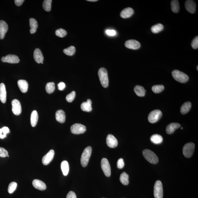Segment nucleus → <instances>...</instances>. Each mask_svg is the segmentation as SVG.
Returning <instances> with one entry per match:
<instances>
[{
  "instance_id": "obj_1",
  "label": "nucleus",
  "mask_w": 198,
  "mask_h": 198,
  "mask_svg": "<svg viewBox=\"0 0 198 198\" xmlns=\"http://www.w3.org/2000/svg\"><path fill=\"white\" fill-rule=\"evenodd\" d=\"M98 74L102 86L104 88H107L109 85V79L107 70L104 67H101L99 69Z\"/></svg>"
},
{
  "instance_id": "obj_2",
  "label": "nucleus",
  "mask_w": 198,
  "mask_h": 198,
  "mask_svg": "<svg viewBox=\"0 0 198 198\" xmlns=\"http://www.w3.org/2000/svg\"><path fill=\"white\" fill-rule=\"evenodd\" d=\"M173 78L180 83H185L189 80V77L183 72L178 70H174L172 72Z\"/></svg>"
},
{
  "instance_id": "obj_3",
  "label": "nucleus",
  "mask_w": 198,
  "mask_h": 198,
  "mask_svg": "<svg viewBox=\"0 0 198 198\" xmlns=\"http://www.w3.org/2000/svg\"><path fill=\"white\" fill-rule=\"evenodd\" d=\"M143 154L146 160L151 163L155 164L158 162L159 159L157 155L150 150H144L143 152Z\"/></svg>"
},
{
  "instance_id": "obj_4",
  "label": "nucleus",
  "mask_w": 198,
  "mask_h": 198,
  "mask_svg": "<svg viewBox=\"0 0 198 198\" xmlns=\"http://www.w3.org/2000/svg\"><path fill=\"white\" fill-rule=\"evenodd\" d=\"M92 148L88 146L84 149L82 154L81 158V163L84 167L88 165L92 153Z\"/></svg>"
},
{
  "instance_id": "obj_5",
  "label": "nucleus",
  "mask_w": 198,
  "mask_h": 198,
  "mask_svg": "<svg viewBox=\"0 0 198 198\" xmlns=\"http://www.w3.org/2000/svg\"><path fill=\"white\" fill-rule=\"evenodd\" d=\"M195 145L194 143L189 142L183 146V155L187 158H190L194 154Z\"/></svg>"
},
{
  "instance_id": "obj_6",
  "label": "nucleus",
  "mask_w": 198,
  "mask_h": 198,
  "mask_svg": "<svg viewBox=\"0 0 198 198\" xmlns=\"http://www.w3.org/2000/svg\"><path fill=\"white\" fill-rule=\"evenodd\" d=\"M154 195L155 198H162L163 196V187L160 181L156 182L154 188Z\"/></svg>"
},
{
  "instance_id": "obj_7",
  "label": "nucleus",
  "mask_w": 198,
  "mask_h": 198,
  "mask_svg": "<svg viewBox=\"0 0 198 198\" xmlns=\"http://www.w3.org/2000/svg\"><path fill=\"white\" fill-rule=\"evenodd\" d=\"M162 116V113L159 110H154L149 113L148 119L151 123H154L158 121Z\"/></svg>"
},
{
  "instance_id": "obj_8",
  "label": "nucleus",
  "mask_w": 198,
  "mask_h": 198,
  "mask_svg": "<svg viewBox=\"0 0 198 198\" xmlns=\"http://www.w3.org/2000/svg\"><path fill=\"white\" fill-rule=\"evenodd\" d=\"M101 167L106 176L109 177L111 175V168L108 160L106 158H103L101 160Z\"/></svg>"
},
{
  "instance_id": "obj_9",
  "label": "nucleus",
  "mask_w": 198,
  "mask_h": 198,
  "mask_svg": "<svg viewBox=\"0 0 198 198\" xmlns=\"http://www.w3.org/2000/svg\"><path fill=\"white\" fill-rule=\"evenodd\" d=\"M86 127L82 124L76 123L72 125L70 128L71 132L73 134H79L84 133L86 131Z\"/></svg>"
},
{
  "instance_id": "obj_10",
  "label": "nucleus",
  "mask_w": 198,
  "mask_h": 198,
  "mask_svg": "<svg viewBox=\"0 0 198 198\" xmlns=\"http://www.w3.org/2000/svg\"><path fill=\"white\" fill-rule=\"evenodd\" d=\"M12 110L13 113L16 115H20L22 111V106L18 100L14 99L12 101Z\"/></svg>"
},
{
  "instance_id": "obj_11",
  "label": "nucleus",
  "mask_w": 198,
  "mask_h": 198,
  "mask_svg": "<svg viewBox=\"0 0 198 198\" xmlns=\"http://www.w3.org/2000/svg\"><path fill=\"white\" fill-rule=\"evenodd\" d=\"M1 60L4 62H7L10 64H16L20 62V59L17 56L14 55L9 54L6 57L1 58Z\"/></svg>"
},
{
  "instance_id": "obj_12",
  "label": "nucleus",
  "mask_w": 198,
  "mask_h": 198,
  "mask_svg": "<svg viewBox=\"0 0 198 198\" xmlns=\"http://www.w3.org/2000/svg\"><path fill=\"white\" fill-rule=\"evenodd\" d=\"M125 46L128 49L137 50L141 47V44L139 42L135 40H129L125 42Z\"/></svg>"
},
{
  "instance_id": "obj_13",
  "label": "nucleus",
  "mask_w": 198,
  "mask_h": 198,
  "mask_svg": "<svg viewBox=\"0 0 198 198\" xmlns=\"http://www.w3.org/2000/svg\"><path fill=\"white\" fill-rule=\"evenodd\" d=\"M54 151L51 150L42 159V162L44 165H47L49 164L53 159Z\"/></svg>"
},
{
  "instance_id": "obj_14",
  "label": "nucleus",
  "mask_w": 198,
  "mask_h": 198,
  "mask_svg": "<svg viewBox=\"0 0 198 198\" xmlns=\"http://www.w3.org/2000/svg\"><path fill=\"white\" fill-rule=\"evenodd\" d=\"M107 144L109 147L113 148L117 147L118 141L113 135L109 134L107 136Z\"/></svg>"
},
{
  "instance_id": "obj_15",
  "label": "nucleus",
  "mask_w": 198,
  "mask_h": 198,
  "mask_svg": "<svg viewBox=\"0 0 198 198\" xmlns=\"http://www.w3.org/2000/svg\"><path fill=\"white\" fill-rule=\"evenodd\" d=\"M8 30V26L6 22L3 20L0 21V39L4 38Z\"/></svg>"
},
{
  "instance_id": "obj_16",
  "label": "nucleus",
  "mask_w": 198,
  "mask_h": 198,
  "mask_svg": "<svg viewBox=\"0 0 198 198\" xmlns=\"http://www.w3.org/2000/svg\"><path fill=\"white\" fill-rule=\"evenodd\" d=\"M185 7L187 10L191 13H194L196 10V4L192 0H188L185 3Z\"/></svg>"
},
{
  "instance_id": "obj_17",
  "label": "nucleus",
  "mask_w": 198,
  "mask_h": 198,
  "mask_svg": "<svg viewBox=\"0 0 198 198\" xmlns=\"http://www.w3.org/2000/svg\"><path fill=\"white\" fill-rule=\"evenodd\" d=\"M181 125L178 123H172L167 125L166 128V132L167 134H171L173 133L175 130L180 128Z\"/></svg>"
},
{
  "instance_id": "obj_18",
  "label": "nucleus",
  "mask_w": 198,
  "mask_h": 198,
  "mask_svg": "<svg viewBox=\"0 0 198 198\" xmlns=\"http://www.w3.org/2000/svg\"><path fill=\"white\" fill-rule=\"evenodd\" d=\"M33 57L35 62L38 64L42 63L44 60V57L41 50L36 49L33 53Z\"/></svg>"
},
{
  "instance_id": "obj_19",
  "label": "nucleus",
  "mask_w": 198,
  "mask_h": 198,
  "mask_svg": "<svg viewBox=\"0 0 198 198\" xmlns=\"http://www.w3.org/2000/svg\"><path fill=\"white\" fill-rule=\"evenodd\" d=\"M33 185L35 188L41 191H44L46 188L45 183L40 180L37 179L34 180L33 182Z\"/></svg>"
},
{
  "instance_id": "obj_20",
  "label": "nucleus",
  "mask_w": 198,
  "mask_h": 198,
  "mask_svg": "<svg viewBox=\"0 0 198 198\" xmlns=\"http://www.w3.org/2000/svg\"><path fill=\"white\" fill-rule=\"evenodd\" d=\"M6 91L5 86L4 83L0 84V100L3 103H5L6 101Z\"/></svg>"
},
{
  "instance_id": "obj_21",
  "label": "nucleus",
  "mask_w": 198,
  "mask_h": 198,
  "mask_svg": "<svg viewBox=\"0 0 198 198\" xmlns=\"http://www.w3.org/2000/svg\"><path fill=\"white\" fill-rule=\"evenodd\" d=\"M134 13V10L131 7H128L123 10L120 13V16L123 19L131 17Z\"/></svg>"
},
{
  "instance_id": "obj_22",
  "label": "nucleus",
  "mask_w": 198,
  "mask_h": 198,
  "mask_svg": "<svg viewBox=\"0 0 198 198\" xmlns=\"http://www.w3.org/2000/svg\"><path fill=\"white\" fill-rule=\"evenodd\" d=\"M56 118L58 122L60 123H64L65 121V113L62 110L57 111L56 113Z\"/></svg>"
},
{
  "instance_id": "obj_23",
  "label": "nucleus",
  "mask_w": 198,
  "mask_h": 198,
  "mask_svg": "<svg viewBox=\"0 0 198 198\" xmlns=\"http://www.w3.org/2000/svg\"><path fill=\"white\" fill-rule=\"evenodd\" d=\"M17 83L21 91L23 93H26L28 88V82L25 80H20Z\"/></svg>"
},
{
  "instance_id": "obj_24",
  "label": "nucleus",
  "mask_w": 198,
  "mask_h": 198,
  "mask_svg": "<svg viewBox=\"0 0 198 198\" xmlns=\"http://www.w3.org/2000/svg\"><path fill=\"white\" fill-rule=\"evenodd\" d=\"M91 104L92 101L91 99L87 100V102H83L82 104L81 105L82 110L85 112H91L92 109Z\"/></svg>"
},
{
  "instance_id": "obj_25",
  "label": "nucleus",
  "mask_w": 198,
  "mask_h": 198,
  "mask_svg": "<svg viewBox=\"0 0 198 198\" xmlns=\"http://www.w3.org/2000/svg\"><path fill=\"white\" fill-rule=\"evenodd\" d=\"M30 33L33 34L36 33L38 26L37 21L34 19L30 18Z\"/></svg>"
},
{
  "instance_id": "obj_26",
  "label": "nucleus",
  "mask_w": 198,
  "mask_h": 198,
  "mask_svg": "<svg viewBox=\"0 0 198 198\" xmlns=\"http://www.w3.org/2000/svg\"><path fill=\"white\" fill-rule=\"evenodd\" d=\"M191 102H186L184 103L181 106V112L183 115L187 113L191 110Z\"/></svg>"
},
{
  "instance_id": "obj_27",
  "label": "nucleus",
  "mask_w": 198,
  "mask_h": 198,
  "mask_svg": "<svg viewBox=\"0 0 198 198\" xmlns=\"http://www.w3.org/2000/svg\"><path fill=\"white\" fill-rule=\"evenodd\" d=\"M134 91L138 96L143 97L145 95L146 90L142 86L137 85L135 87Z\"/></svg>"
},
{
  "instance_id": "obj_28",
  "label": "nucleus",
  "mask_w": 198,
  "mask_h": 198,
  "mask_svg": "<svg viewBox=\"0 0 198 198\" xmlns=\"http://www.w3.org/2000/svg\"><path fill=\"white\" fill-rule=\"evenodd\" d=\"M38 120V115L36 110H33L32 112L30 117V123L32 127H35L37 123Z\"/></svg>"
},
{
  "instance_id": "obj_29",
  "label": "nucleus",
  "mask_w": 198,
  "mask_h": 198,
  "mask_svg": "<svg viewBox=\"0 0 198 198\" xmlns=\"http://www.w3.org/2000/svg\"><path fill=\"white\" fill-rule=\"evenodd\" d=\"M61 169L64 176H67L69 171V165L67 161L64 160L61 163Z\"/></svg>"
},
{
  "instance_id": "obj_30",
  "label": "nucleus",
  "mask_w": 198,
  "mask_h": 198,
  "mask_svg": "<svg viewBox=\"0 0 198 198\" xmlns=\"http://www.w3.org/2000/svg\"><path fill=\"white\" fill-rule=\"evenodd\" d=\"M151 140L154 144H159L162 142L163 138L160 135L154 134L151 137Z\"/></svg>"
},
{
  "instance_id": "obj_31",
  "label": "nucleus",
  "mask_w": 198,
  "mask_h": 198,
  "mask_svg": "<svg viewBox=\"0 0 198 198\" xmlns=\"http://www.w3.org/2000/svg\"><path fill=\"white\" fill-rule=\"evenodd\" d=\"M120 180L121 182L125 185H127L129 183V176L128 174L123 172L120 175Z\"/></svg>"
},
{
  "instance_id": "obj_32",
  "label": "nucleus",
  "mask_w": 198,
  "mask_h": 198,
  "mask_svg": "<svg viewBox=\"0 0 198 198\" xmlns=\"http://www.w3.org/2000/svg\"><path fill=\"white\" fill-rule=\"evenodd\" d=\"M172 11L175 13L178 12L179 10V1L177 0H173L171 3Z\"/></svg>"
},
{
  "instance_id": "obj_33",
  "label": "nucleus",
  "mask_w": 198,
  "mask_h": 198,
  "mask_svg": "<svg viewBox=\"0 0 198 198\" xmlns=\"http://www.w3.org/2000/svg\"><path fill=\"white\" fill-rule=\"evenodd\" d=\"M164 29L163 25L161 24H158L153 26L151 28V31L154 33H157L162 31Z\"/></svg>"
},
{
  "instance_id": "obj_34",
  "label": "nucleus",
  "mask_w": 198,
  "mask_h": 198,
  "mask_svg": "<svg viewBox=\"0 0 198 198\" xmlns=\"http://www.w3.org/2000/svg\"><path fill=\"white\" fill-rule=\"evenodd\" d=\"M52 1L51 0H45L43 1L42 6L45 11L48 12L51 10Z\"/></svg>"
},
{
  "instance_id": "obj_35",
  "label": "nucleus",
  "mask_w": 198,
  "mask_h": 198,
  "mask_svg": "<svg viewBox=\"0 0 198 198\" xmlns=\"http://www.w3.org/2000/svg\"><path fill=\"white\" fill-rule=\"evenodd\" d=\"M10 133V130L7 127H4L1 128H0V138L4 139L6 138V135Z\"/></svg>"
},
{
  "instance_id": "obj_36",
  "label": "nucleus",
  "mask_w": 198,
  "mask_h": 198,
  "mask_svg": "<svg viewBox=\"0 0 198 198\" xmlns=\"http://www.w3.org/2000/svg\"><path fill=\"white\" fill-rule=\"evenodd\" d=\"M76 49L74 46H71L64 49L63 52L67 55L72 56L75 53Z\"/></svg>"
},
{
  "instance_id": "obj_37",
  "label": "nucleus",
  "mask_w": 198,
  "mask_h": 198,
  "mask_svg": "<svg viewBox=\"0 0 198 198\" xmlns=\"http://www.w3.org/2000/svg\"><path fill=\"white\" fill-rule=\"evenodd\" d=\"M55 89V86L54 82H49L47 84L46 86V90L47 92L49 94L53 93Z\"/></svg>"
},
{
  "instance_id": "obj_38",
  "label": "nucleus",
  "mask_w": 198,
  "mask_h": 198,
  "mask_svg": "<svg viewBox=\"0 0 198 198\" xmlns=\"http://www.w3.org/2000/svg\"><path fill=\"white\" fill-rule=\"evenodd\" d=\"M165 89V87L162 85H157L153 86L152 90L154 93H159L162 92Z\"/></svg>"
},
{
  "instance_id": "obj_39",
  "label": "nucleus",
  "mask_w": 198,
  "mask_h": 198,
  "mask_svg": "<svg viewBox=\"0 0 198 198\" xmlns=\"http://www.w3.org/2000/svg\"><path fill=\"white\" fill-rule=\"evenodd\" d=\"M56 34L60 38L64 37L67 34V32L64 29L60 28L56 30Z\"/></svg>"
},
{
  "instance_id": "obj_40",
  "label": "nucleus",
  "mask_w": 198,
  "mask_h": 198,
  "mask_svg": "<svg viewBox=\"0 0 198 198\" xmlns=\"http://www.w3.org/2000/svg\"><path fill=\"white\" fill-rule=\"evenodd\" d=\"M17 187V183L16 182H13L10 183L8 189V191L9 194H12L15 191Z\"/></svg>"
},
{
  "instance_id": "obj_41",
  "label": "nucleus",
  "mask_w": 198,
  "mask_h": 198,
  "mask_svg": "<svg viewBox=\"0 0 198 198\" xmlns=\"http://www.w3.org/2000/svg\"><path fill=\"white\" fill-rule=\"evenodd\" d=\"M76 96V93L74 91H72L70 94L67 95L66 96V99L67 102H71L74 99Z\"/></svg>"
},
{
  "instance_id": "obj_42",
  "label": "nucleus",
  "mask_w": 198,
  "mask_h": 198,
  "mask_svg": "<svg viewBox=\"0 0 198 198\" xmlns=\"http://www.w3.org/2000/svg\"><path fill=\"white\" fill-rule=\"evenodd\" d=\"M191 46L193 49H197L198 48V36H196L194 39H193L192 42H191Z\"/></svg>"
},
{
  "instance_id": "obj_43",
  "label": "nucleus",
  "mask_w": 198,
  "mask_h": 198,
  "mask_svg": "<svg viewBox=\"0 0 198 198\" xmlns=\"http://www.w3.org/2000/svg\"><path fill=\"white\" fill-rule=\"evenodd\" d=\"M8 153L6 150L4 148L0 147V157H4L7 156Z\"/></svg>"
},
{
  "instance_id": "obj_44",
  "label": "nucleus",
  "mask_w": 198,
  "mask_h": 198,
  "mask_svg": "<svg viewBox=\"0 0 198 198\" xmlns=\"http://www.w3.org/2000/svg\"><path fill=\"white\" fill-rule=\"evenodd\" d=\"M125 166V162L123 159H119L117 162V167L119 169L123 168Z\"/></svg>"
},
{
  "instance_id": "obj_45",
  "label": "nucleus",
  "mask_w": 198,
  "mask_h": 198,
  "mask_svg": "<svg viewBox=\"0 0 198 198\" xmlns=\"http://www.w3.org/2000/svg\"><path fill=\"white\" fill-rule=\"evenodd\" d=\"M105 33L107 35L110 36H114L116 34L115 30H106Z\"/></svg>"
},
{
  "instance_id": "obj_46",
  "label": "nucleus",
  "mask_w": 198,
  "mask_h": 198,
  "mask_svg": "<svg viewBox=\"0 0 198 198\" xmlns=\"http://www.w3.org/2000/svg\"><path fill=\"white\" fill-rule=\"evenodd\" d=\"M66 198H77L74 192L70 191L67 194Z\"/></svg>"
},
{
  "instance_id": "obj_47",
  "label": "nucleus",
  "mask_w": 198,
  "mask_h": 198,
  "mask_svg": "<svg viewBox=\"0 0 198 198\" xmlns=\"http://www.w3.org/2000/svg\"><path fill=\"white\" fill-rule=\"evenodd\" d=\"M65 83L63 82H61L59 83L58 85V88H59V90L62 91L64 90V88H65Z\"/></svg>"
},
{
  "instance_id": "obj_48",
  "label": "nucleus",
  "mask_w": 198,
  "mask_h": 198,
  "mask_svg": "<svg viewBox=\"0 0 198 198\" xmlns=\"http://www.w3.org/2000/svg\"><path fill=\"white\" fill-rule=\"evenodd\" d=\"M24 1V0H15L14 1V2H15L16 5L20 6L23 4Z\"/></svg>"
},
{
  "instance_id": "obj_49",
  "label": "nucleus",
  "mask_w": 198,
  "mask_h": 198,
  "mask_svg": "<svg viewBox=\"0 0 198 198\" xmlns=\"http://www.w3.org/2000/svg\"><path fill=\"white\" fill-rule=\"evenodd\" d=\"M88 1H92V2H95V1H97V0H88Z\"/></svg>"
},
{
  "instance_id": "obj_50",
  "label": "nucleus",
  "mask_w": 198,
  "mask_h": 198,
  "mask_svg": "<svg viewBox=\"0 0 198 198\" xmlns=\"http://www.w3.org/2000/svg\"><path fill=\"white\" fill-rule=\"evenodd\" d=\"M197 70H198V66H197Z\"/></svg>"
},
{
  "instance_id": "obj_51",
  "label": "nucleus",
  "mask_w": 198,
  "mask_h": 198,
  "mask_svg": "<svg viewBox=\"0 0 198 198\" xmlns=\"http://www.w3.org/2000/svg\"><path fill=\"white\" fill-rule=\"evenodd\" d=\"M7 156L8 157H9V156L8 155Z\"/></svg>"
},
{
  "instance_id": "obj_52",
  "label": "nucleus",
  "mask_w": 198,
  "mask_h": 198,
  "mask_svg": "<svg viewBox=\"0 0 198 198\" xmlns=\"http://www.w3.org/2000/svg\"><path fill=\"white\" fill-rule=\"evenodd\" d=\"M183 129V128H181V129L182 130Z\"/></svg>"
}]
</instances>
